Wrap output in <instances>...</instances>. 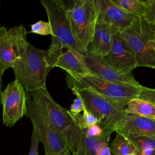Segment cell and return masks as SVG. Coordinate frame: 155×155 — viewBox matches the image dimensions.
Wrapping results in <instances>:
<instances>
[{"label": "cell", "mask_w": 155, "mask_h": 155, "mask_svg": "<svg viewBox=\"0 0 155 155\" xmlns=\"http://www.w3.org/2000/svg\"><path fill=\"white\" fill-rule=\"evenodd\" d=\"M84 61L93 75L110 82L141 86L135 79L133 73H125L116 70L102 56L87 52L84 53Z\"/></svg>", "instance_id": "cell-12"}, {"label": "cell", "mask_w": 155, "mask_h": 155, "mask_svg": "<svg viewBox=\"0 0 155 155\" xmlns=\"http://www.w3.org/2000/svg\"><path fill=\"white\" fill-rule=\"evenodd\" d=\"M17 80L26 90L32 91L46 88V79L53 68L50 64L46 50L28 44L22 56L12 67Z\"/></svg>", "instance_id": "cell-3"}, {"label": "cell", "mask_w": 155, "mask_h": 155, "mask_svg": "<svg viewBox=\"0 0 155 155\" xmlns=\"http://www.w3.org/2000/svg\"><path fill=\"white\" fill-rule=\"evenodd\" d=\"M68 87L88 88L97 94L114 101L126 104L133 99L137 98L140 91V87L110 82L93 74L71 77L67 74Z\"/></svg>", "instance_id": "cell-6"}, {"label": "cell", "mask_w": 155, "mask_h": 155, "mask_svg": "<svg viewBox=\"0 0 155 155\" xmlns=\"http://www.w3.org/2000/svg\"><path fill=\"white\" fill-rule=\"evenodd\" d=\"M148 45H149V46H150L151 48H153V49L155 50V39H153V40L149 41V42H148Z\"/></svg>", "instance_id": "cell-30"}, {"label": "cell", "mask_w": 155, "mask_h": 155, "mask_svg": "<svg viewBox=\"0 0 155 155\" xmlns=\"http://www.w3.org/2000/svg\"><path fill=\"white\" fill-rule=\"evenodd\" d=\"M31 31L30 33H33L42 36H47L53 35L52 27L49 21L45 22L39 21L31 25Z\"/></svg>", "instance_id": "cell-23"}, {"label": "cell", "mask_w": 155, "mask_h": 155, "mask_svg": "<svg viewBox=\"0 0 155 155\" xmlns=\"http://www.w3.org/2000/svg\"><path fill=\"white\" fill-rule=\"evenodd\" d=\"M152 155H155V150H154V151H153V154Z\"/></svg>", "instance_id": "cell-31"}, {"label": "cell", "mask_w": 155, "mask_h": 155, "mask_svg": "<svg viewBox=\"0 0 155 155\" xmlns=\"http://www.w3.org/2000/svg\"><path fill=\"white\" fill-rule=\"evenodd\" d=\"M61 155H67V154H61Z\"/></svg>", "instance_id": "cell-33"}, {"label": "cell", "mask_w": 155, "mask_h": 155, "mask_svg": "<svg viewBox=\"0 0 155 155\" xmlns=\"http://www.w3.org/2000/svg\"><path fill=\"white\" fill-rule=\"evenodd\" d=\"M128 155H136L135 154H128Z\"/></svg>", "instance_id": "cell-32"}, {"label": "cell", "mask_w": 155, "mask_h": 155, "mask_svg": "<svg viewBox=\"0 0 155 155\" xmlns=\"http://www.w3.org/2000/svg\"><path fill=\"white\" fill-rule=\"evenodd\" d=\"M74 94L76 95V97L71 105L69 110L74 116H77L80 114L79 113L81 111H84L86 108L85 104L81 97L78 94L76 93Z\"/></svg>", "instance_id": "cell-25"}, {"label": "cell", "mask_w": 155, "mask_h": 155, "mask_svg": "<svg viewBox=\"0 0 155 155\" xmlns=\"http://www.w3.org/2000/svg\"><path fill=\"white\" fill-rule=\"evenodd\" d=\"M27 102L25 88L16 79L8 83L1 92L4 125L12 127L24 116H26Z\"/></svg>", "instance_id": "cell-10"}, {"label": "cell", "mask_w": 155, "mask_h": 155, "mask_svg": "<svg viewBox=\"0 0 155 155\" xmlns=\"http://www.w3.org/2000/svg\"><path fill=\"white\" fill-rule=\"evenodd\" d=\"M125 113L155 119V105L145 100L135 98L127 104Z\"/></svg>", "instance_id": "cell-18"}, {"label": "cell", "mask_w": 155, "mask_h": 155, "mask_svg": "<svg viewBox=\"0 0 155 155\" xmlns=\"http://www.w3.org/2000/svg\"><path fill=\"white\" fill-rule=\"evenodd\" d=\"M107 62L116 70L125 73H133L137 67L134 52L118 33L114 38L111 50L104 56Z\"/></svg>", "instance_id": "cell-13"}, {"label": "cell", "mask_w": 155, "mask_h": 155, "mask_svg": "<svg viewBox=\"0 0 155 155\" xmlns=\"http://www.w3.org/2000/svg\"><path fill=\"white\" fill-rule=\"evenodd\" d=\"M54 67L64 70L71 77L91 74L84 61V53L70 48H64Z\"/></svg>", "instance_id": "cell-15"}, {"label": "cell", "mask_w": 155, "mask_h": 155, "mask_svg": "<svg viewBox=\"0 0 155 155\" xmlns=\"http://www.w3.org/2000/svg\"><path fill=\"white\" fill-rule=\"evenodd\" d=\"M70 90L73 94H78L81 97L86 110L97 118L104 135L110 136L116 124L124 116L127 105L108 99L88 88Z\"/></svg>", "instance_id": "cell-5"}, {"label": "cell", "mask_w": 155, "mask_h": 155, "mask_svg": "<svg viewBox=\"0 0 155 155\" xmlns=\"http://www.w3.org/2000/svg\"><path fill=\"white\" fill-rule=\"evenodd\" d=\"M27 114L36 128L45 149L44 155H71L64 139L51 127L27 91Z\"/></svg>", "instance_id": "cell-8"}, {"label": "cell", "mask_w": 155, "mask_h": 155, "mask_svg": "<svg viewBox=\"0 0 155 155\" xmlns=\"http://www.w3.org/2000/svg\"><path fill=\"white\" fill-rule=\"evenodd\" d=\"M67 3V17L79 50L86 53L94 33L97 15L94 0H72Z\"/></svg>", "instance_id": "cell-4"}, {"label": "cell", "mask_w": 155, "mask_h": 155, "mask_svg": "<svg viewBox=\"0 0 155 155\" xmlns=\"http://www.w3.org/2000/svg\"><path fill=\"white\" fill-rule=\"evenodd\" d=\"M40 2L52 27L51 43L46 53L50 65L54 68L64 48H70L79 50L67 17V2L61 0H41Z\"/></svg>", "instance_id": "cell-2"}, {"label": "cell", "mask_w": 155, "mask_h": 155, "mask_svg": "<svg viewBox=\"0 0 155 155\" xmlns=\"http://www.w3.org/2000/svg\"><path fill=\"white\" fill-rule=\"evenodd\" d=\"M145 13L143 19L148 23L155 25V0L142 1Z\"/></svg>", "instance_id": "cell-24"}, {"label": "cell", "mask_w": 155, "mask_h": 155, "mask_svg": "<svg viewBox=\"0 0 155 155\" xmlns=\"http://www.w3.org/2000/svg\"><path fill=\"white\" fill-rule=\"evenodd\" d=\"M110 136H109L104 135L101 137L99 148V155H113L110 149Z\"/></svg>", "instance_id": "cell-29"}, {"label": "cell", "mask_w": 155, "mask_h": 155, "mask_svg": "<svg viewBox=\"0 0 155 155\" xmlns=\"http://www.w3.org/2000/svg\"><path fill=\"white\" fill-rule=\"evenodd\" d=\"M82 132L84 135L90 137H100L104 135V130L99 124L82 130Z\"/></svg>", "instance_id": "cell-27"}, {"label": "cell", "mask_w": 155, "mask_h": 155, "mask_svg": "<svg viewBox=\"0 0 155 155\" xmlns=\"http://www.w3.org/2000/svg\"><path fill=\"white\" fill-rule=\"evenodd\" d=\"M117 33V31L111 25L97 22L88 52L102 56H107L111 50L114 38Z\"/></svg>", "instance_id": "cell-16"}, {"label": "cell", "mask_w": 155, "mask_h": 155, "mask_svg": "<svg viewBox=\"0 0 155 155\" xmlns=\"http://www.w3.org/2000/svg\"><path fill=\"white\" fill-rule=\"evenodd\" d=\"M118 6L137 18H143L145 7L142 0H112Z\"/></svg>", "instance_id": "cell-20"}, {"label": "cell", "mask_w": 155, "mask_h": 155, "mask_svg": "<svg viewBox=\"0 0 155 155\" xmlns=\"http://www.w3.org/2000/svg\"><path fill=\"white\" fill-rule=\"evenodd\" d=\"M40 142V138L36 128H33L31 137L30 148L28 155H39L38 145Z\"/></svg>", "instance_id": "cell-28"}, {"label": "cell", "mask_w": 155, "mask_h": 155, "mask_svg": "<svg viewBox=\"0 0 155 155\" xmlns=\"http://www.w3.org/2000/svg\"><path fill=\"white\" fill-rule=\"evenodd\" d=\"M101 137H90L82 134L78 148L71 155H99V148Z\"/></svg>", "instance_id": "cell-19"}, {"label": "cell", "mask_w": 155, "mask_h": 155, "mask_svg": "<svg viewBox=\"0 0 155 155\" xmlns=\"http://www.w3.org/2000/svg\"><path fill=\"white\" fill-rule=\"evenodd\" d=\"M75 120L81 130L86 129L95 124H99L97 118L86 109L83 111L82 115L79 114L74 117Z\"/></svg>", "instance_id": "cell-22"}, {"label": "cell", "mask_w": 155, "mask_h": 155, "mask_svg": "<svg viewBox=\"0 0 155 155\" xmlns=\"http://www.w3.org/2000/svg\"><path fill=\"white\" fill-rule=\"evenodd\" d=\"M118 35L134 52L137 67L155 69V50L148 45L149 41L155 39L154 24L137 18L130 27Z\"/></svg>", "instance_id": "cell-7"}, {"label": "cell", "mask_w": 155, "mask_h": 155, "mask_svg": "<svg viewBox=\"0 0 155 155\" xmlns=\"http://www.w3.org/2000/svg\"><path fill=\"white\" fill-rule=\"evenodd\" d=\"M124 136L136 147L140 153L146 149L155 150V136L135 134Z\"/></svg>", "instance_id": "cell-21"}, {"label": "cell", "mask_w": 155, "mask_h": 155, "mask_svg": "<svg viewBox=\"0 0 155 155\" xmlns=\"http://www.w3.org/2000/svg\"><path fill=\"white\" fill-rule=\"evenodd\" d=\"M137 98L145 100L155 105V88L142 86Z\"/></svg>", "instance_id": "cell-26"}, {"label": "cell", "mask_w": 155, "mask_h": 155, "mask_svg": "<svg viewBox=\"0 0 155 155\" xmlns=\"http://www.w3.org/2000/svg\"><path fill=\"white\" fill-rule=\"evenodd\" d=\"M114 131L123 135L155 136V119L125 113L123 118L115 126Z\"/></svg>", "instance_id": "cell-14"}, {"label": "cell", "mask_w": 155, "mask_h": 155, "mask_svg": "<svg viewBox=\"0 0 155 155\" xmlns=\"http://www.w3.org/2000/svg\"><path fill=\"white\" fill-rule=\"evenodd\" d=\"M28 92L51 127L64 139L71 154L74 153L81 141L82 132L72 113L59 105L46 88Z\"/></svg>", "instance_id": "cell-1"}, {"label": "cell", "mask_w": 155, "mask_h": 155, "mask_svg": "<svg viewBox=\"0 0 155 155\" xmlns=\"http://www.w3.org/2000/svg\"><path fill=\"white\" fill-rule=\"evenodd\" d=\"M110 149L113 155H140L136 147L126 136L119 133H116L114 139L111 142Z\"/></svg>", "instance_id": "cell-17"}, {"label": "cell", "mask_w": 155, "mask_h": 155, "mask_svg": "<svg viewBox=\"0 0 155 155\" xmlns=\"http://www.w3.org/2000/svg\"><path fill=\"white\" fill-rule=\"evenodd\" d=\"M97 15V23L107 24L118 33L130 27L137 17L127 12L112 0H94Z\"/></svg>", "instance_id": "cell-11"}, {"label": "cell", "mask_w": 155, "mask_h": 155, "mask_svg": "<svg viewBox=\"0 0 155 155\" xmlns=\"http://www.w3.org/2000/svg\"><path fill=\"white\" fill-rule=\"evenodd\" d=\"M27 31L22 24L7 28L0 27V73L1 81L4 71L12 68L15 62L25 51L29 43Z\"/></svg>", "instance_id": "cell-9"}]
</instances>
